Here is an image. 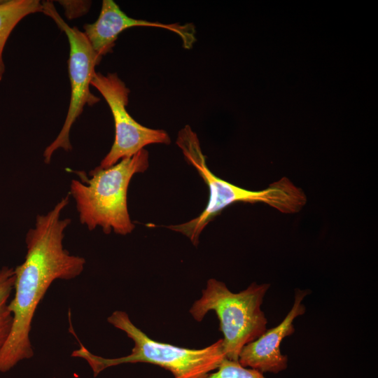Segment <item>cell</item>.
<instances>
[{"label": "cell", "instance_id": "cell-10", "mask_svg": "<svg viewBox=\"0 0 378 378\" xmlns=\"http://www.w3.org/2000/svg\"><path fill=\"white\" fill-rule=\"evenodd\" d=\"M42 10L38 0H0V81L5 73L4 50L11 32L24 17Z\"/></svg>", "mask_w": 378, "mask_h": 378}, {"label": "cell", "instance_id": "cell-11", "mask_svg": "<svg viewBox=\"0 0 378 378\" xmlns=\"http://www.w3.org/2000/svg\"><path fill=\"white\" fill-rule=\"evenodd\" d=\"M15 273L13 267H0V350L5 344L13 326V315L8 299L14 290Z\"/></svg>", "mask_w": 378, "mask_h": 378}, {"label": "cell", "instance_id": "cell-2", "mask_svg": "<svg viewBox=\"0 0 378 378\" xmlns=\"http://www.w3.org/2000/svg\"><path fill=\"white\" fill-rule=\"evenodd\" d=\"M176 144L182 150L186 161L196 169L207 185L209 196L206 206L196 218L167 227L182 233L197 246L202 230L227 206L238 202H262L284 214L300 211L307 202L304 191L287 177L271 183L261 190H249L227 182L212 173L208 168L197 134L187 125L178 134Z\"/></svg>", "mask_w": 378, "mask_h": 378}, {"label": "cell", "instance_id": "cell-9", "mask_svg": "<svg viewBox=\"0 0 378 378\" xmlns=\"http://www.w3.org/2000/svg\"><path fill=\"white\" fill-rule=\"evenodd\" d=\"M134 27H150L168 29L186 41L190 35L188 24H164L136 20L127 15L112 0H104L97 20L83 26L84 34L96 55L101 59L102 56L111 51L118 35L124 30Z\"/></svg>", "mask_w": 378, "mask_h": 378}, {"label": "cell", "instance_id": "cell-6", "mask_svg": "<svg viewBox=\"0 0 378 378\" xmlns=\"http://www.w3.org/2000/svg\"><path fill=\"white\" fill-rule=\"evenodd\" d=\"M42 13L52 18L66 34L69 44L68 59L71 85L70 102L64 125L55 140L43 153L44 162L49 164L53 153L58 149L69 151L72 149L70 132L74 123L87 104L92 106L100 101L93 94L90 87L95 74V66L100 61L83 32L76 27H70L57 11L53 3L42 1Z\"/></svg>", "mask_w": 378, "mask_h": 378}, {"label": "cell", "instance_id": "cell-1", "mask_svg": "<svg viewBox=\"0 0 378 378\" xmlns=\"http://www.w3.org/2000/svg\"><path fill=\"white\" fill-rule=\"evenodd\" d=\"M69 202V195L46 214H38L34 226L26 234L27 253L15 270V295L8 308L13 315L10 333L0 350V372L32 358L29 338L36 309L51 284L57 279L71 280L81 274L86 260L64 248V231L70 218H61Z\"/></svg>", "mask_w": 378, "mask_h": 378}, {"label": "cell", "instance_id": "cell-12", "mask_svg": "<svg viewBox=\"0 0 378 378\" xmlns=\"http://www.w3.org/2000/svg\"><path fill=\"white\" fill-rule=\"evenodd\" d=\"M217 371L209 373L205 378H265L262 373L241 366L239 362L225 358Z\"/></svg>", "mask_w": 378, "mask_h": 378}, {"label": "cell", "instance_id": "cell-8", "mask_svg": "<svg viewBox=\"0 0 378 378\" xmlns=\"http://www.w3.org/2000/svg\"><path fill=\"white\" fill-rule=\"evenodd\" d=\"M306 295V291L298 290L294 304L284 319L242 348L238 358L241 366L262 373H278L286 369L288 359L281 354L280 344L284 337L294 332V319L304 313L305 307L302 301Z\"/></svg>", "mask_w": 378, "mask_h": 378}, {"label": "cell", "instance_id": "cell-5", "mask_svg": "<svg viewBox=\"0 0 378 378\" xmlns=\"http://www.w3.org/2000/svg\"><path fill=\"white\" fill-rule=\"evenodd\" d=\"M269 287L270 284L253 283L234 293L224 283L210 279L200 299L191 307L190 313L197 321H202L211 310L216 312L227 359L238 362L242 348L266 330L267 319L260 306Z\"/></svg>", "mask_w": 378, "mask_h": 378}, {"label": "cell", "instance_id": "cell-4", "mask_svg": "<svg viewBox=\"0 0 378 378\" xmlns=\"http://www.w3.org/2000/svg\"><path fill=\"white\" fill-rule=\"evenodd\" d=\"M107 321L125 332L134 345L126 356L106 358L92 354L78 340L80 348L74 351L71 356L85 360L94 377L108 367L146 363L169 370L174 378H205L226 358L222 339L200 349L182 348L150 339L131 321L125 312H113Z\"/></svg>", "mask_w": 378, "mask_h": 378}, {"label": "cell", "instance_id": "cell-7", "mask_svg": "<svg viewBox=\"0 0 378 378\" xmlns=\"http://www.w3.org/2000/svg\"><path fill=\"white\" fill-rule=\"evenodd\" d=\"M91 85L103 96L112 113L115 137L113 145L100 162L99 167L107 168L120 160L130 158L149 144H169L168 134L162 130H155L141 125L128 113L130 90L115 73L103 75L95 72Z\"/></svg>", "mask_w": 378, "mask_h": 378}, {"label": "cell", "instance_id": "cell-3", "mask_svg": "<svg viewBox=\"0 0 378 378\" xmlns=\"http://www.w3.org/2000/svg\"><path fill=\"white\" fill-rule=\"evenodd\" d=\"M149 166L148 152L142 149L130 158L107 168L74 171L80 180L72 179L69 194L76 202L80 223L93 230L100 227L108 234L126 235L135 227L127 207V191L133 176Z\"/></svg>", "mask_w": 378, "mask_h": 378}]
</instances>
